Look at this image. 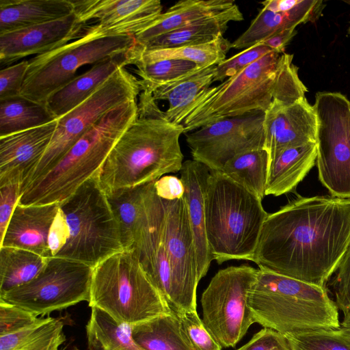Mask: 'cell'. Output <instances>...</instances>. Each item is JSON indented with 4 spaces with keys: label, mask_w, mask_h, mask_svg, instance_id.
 I'll return each instance as SVG.
<instances>
[{
    "label": "cell",
    "mask_w": 350,
    "mask_h": 350,
    "mask_svg": "<svg viewBox=\"0 0 350 350\" xmlns=\"http://www.w3.org/2000/svg\"><path fill=\"white\" fill-rule=\"evenodd\" d=\"M350 245V199L298 197L268 214L252 261L325 287Z\"/></svg>",
    "instance_id": "1"
},
{
    "label": "cell",
    "mask_w": 350,
    "mask_h": 350,
    "mask_svg": "<svg viewBox=\"0 0 350 350\" xmlns=\"http://www.w3.org/2000/svg\"><path fill=\"white\" fill-rule=\"evenodd\" d=\"M137 105V117L115 144L99 173V183L106 193L151 183L182 168L184 156L179 140L183 125L170 122L148 90L141 92Z\"/></svg>",
    "instance_id": "2"
},
{
    "label": "cell",
    "mask_w": 350,
    "mask_h": 350,
    "mask_svg": "<svg viewBox=\"0 0 350 350\" xmlns=\"http://www.w3.org/2000/svg\"><path fill=\"white\" fill-rule=\"evenodd\" d=\"M293 58V55L272 51L210 87L191 107L182 124L184 133L224 118L265 113L275 100L293 103L306 97L308 89Z\"/></svg>",
    "instance_id": "3"
},
{
    "label": "cell",
    "mask_w": 350,
    "mask_h": 350,
    "mask_svg": "<svg viewBox=\"0 0 350 350\" xmlns=\"http://www.w3.org/2000/svg\"><path fill=\"white\" fill-rule=\"evenodd\" d=\"M248 304L254 322L284 336L341 327L325 287L258 269Z\"/></svg>",
    "instance_id": "4"
},
{
    "label": "cell",
    "mask_w": 350,
    "mask_h": 350,
    "mask_svg": "<svg viewBox=\"0 0 350 350\" xmlns=\"http://www.w3.org/2000/svg\"><path fill=\"white\" fill-rule=\"evenodd\" d=\"M136 100L117 106L83 135L46 175L22 193V205L60 203L89 179L99 175L111 150L136 119Z\"/></svg>",
    "instance_id": "5"
},
{
    "label": "cell",
    "mask_w": 350,
    "mask_h": 350,
    "mask_svg": "<svg viewBox=\"0 0 350 350\" xmlns=\"http://www.w3.org/2000/svg\"><path fill=\"white\" fill-rule=\"evenodd\" d=\"M269 213L262 200L221 172L211 171L205 193L206 232L213 260L252 261Z\"/></svg>",
    "instance_id": "6"
},
{
    "label": "cell",
    "mask_w": 350,
    "mask_h": 350,
    "mask_svg": "<svg viewBox=\"0 0 350 350\" xmlns=\"http://www.w3.org/2000/svg\"><path fill=\"white\" fill-rule=\"evenodd\" d=\"M89 306L131 325L171 313L133 250H124L93 269Z\"/></svg>",
    "instance_id": "7"
},
{
    "label": "cell",
    "mask_w": 350,
    "mask_h": 350,
    "mask_svg": "<svg viewBox=\"0 0 350 350\" xmlns=\"http://www.w3.org/2000/svg\"><path fill=\"white\" fill-rule=\"evenodd\" d=\"M59 204L70 234L66 245L55 257L94 267L124 250L118 221L100 185L98 175L85 182Z\"/></svg>",
    "instance_id": "8"
},
{
    "label": "cell",
    "mask_w": 350,
    "mask_h": 350,
    "mask_svg": "<svg viewBox=\"0 0 350 350\" xmlns=\"http://www.w3.org/2000/svg\"><path fill=\"white\" fill-rule=\"evenodd\" d=\"M137 43L135 36L101 37L88 27L79 38L29 60L21 96L44 105L49 96L77 77L81 67L124 53Z\"/></svg>",
    "instance_id": "9"
},
{
    "label": "cell",
    "mask_w": 350,
    "mask_h": 350,
    "mask_svg": "<svg viewBox=\"0 0 350 350\" xmlns=\"http://www.w3.org/2000/svg\"><path fill=\"white\" fill-rule=\"evenodd\" d=\"M141 92V80L122 68L85 101L57 119L52 140L35 170L21 185V194L52 170L106 113L120 105L136 100Z\"/></svg>",
    "instance_id": "10"
},
{
    "label": "cell",
    "mask_w": 350,
    "mask_h": 350,
    "mask_svg": "<svg viewBox=\"0 0 350 350\" xmlns=\"http://www.w3.org/2000/svg\"><path fill=\"white\" fill-rule=\"evenodd\" d=\"M257 273L247 265L220 269L202 295V321L221 348L235 347L255 323L248 297Z\"/></svg>",
    "instance_id": "11"
},
{
    "label": "cell",
    "mask_w": 350,
    "mask_h": 350,
    "mask_svg": "<svg viewBox=\"0 0 350 350\" xmlns=\"http://www.w3.org/2000/svg\"><path fill=\"white\" fill-rule=\"evenodd\" d=\"M313 107L319 180L332 196L350 199V100L340 92H319Z\"/></svg>",
    "instance_id": "12"
},
{
    "label": "cell",
    "mask_w": 350,
    "mask_h": 350,
    "mask_svg": "<svg viewBox=\"0 0 350 350\" xmlns=\"http://www.w3.org/2000/svg\"><path fill=\"white\" fill-rule=\"evenodd\" d=\"M93 269L75 260L49 258L34 279L0 295V301L38 317L89 302Z\"/></svg>",
    "instance_id": "13"
},
{
    "label": "cell",
    "mask_w": 350,
    "mask_h": 350,
    "mask_svg": "<svg viewBox=\"0 0 350 350\" xmlns=\"http://www.w3.org/2000/svg\"><path fill=\"white\" fill-rule=\"evenodd\" d=\"M161 200L164 206L163 239L172 278V295L168 306L178 315L196 310V291L200 278L184 196L172 201Z\"/></svg>",
    "instance_id": "14"
},
{
    "label": "cell",
    "mask_w": 350,
    "mask_h": 350,
    "mask_svg": "<svg viewBox=\"0 0 350 350\" xmlns=\"http://www.w3.org/2000/svg\"><path fill=\"white\" fill-rule=\"evenodd\" d=\"M263 120V112H253L219 120L186 133L193 159L211 171L221 172L235 156L262 148Z\"/></svg>",
    "instance_id": "15"
},
{
    "label": "cell",
    "mask_w": 350,
    "mask_h": 350,
    "mask_svg": "<svg viewBox=\"0 0 350 350\" xmlns=\"http://www.w3.org/2000/svg\"><path fill=\"white\" fill-rule=\"evenodd\" d=\"M154 183V181L150 183L144 196L132 250L168 306L172 295V278L163 239L164 206L155 192Z\"/></svg>",
    "instance_id": "16"
},
{
    "label": "cell",
    "mask_w": 350,
    "mask_h": 350,
    "mask_svg": "<svg viewBox=\"0 0 350 350\" xmlns=\"http://www.w3.org/2000/svg\"><path fill=\"white\" fill-rule=\"evenodd\" d=\"M74 12L86 23L96 19L90 28L101 37L133 36L145 29L162 13L159 0H77Z\"/></svg>",
    "instance_id": "17"
},
{
    "label": "cell",
    "mask_w": 350,
    "mask_h": 350,
    "mask_svg": "<svg viewBox=\"0 0 350 350\" xmlns=\"http://www.w3.org/2000/svg\"><path fill=\"white\" fill-rule=\"evenodd\" d=\"M317 119L306 97L293 103L275 100L264 113L263 148L269 162L281 150L316 143Z\"/></svg>",
    "instance_id": "18"
},
{
    "label": "cell",
    "mask_w": 350,
    "mask_h": 350,
    "mask_svg": "<svg viewBox=\"0 0 350 350\" xmlns=\"http://www.w3.org/2000/svg\"><path fill=\"white\" fill-rule=\"evenodd\" d=\"M87 27L77 14L0 34V64L9 66L31 55H41L82 36Z\"/></svg>",
    "instance_id": "19"
},
{
    "label": "cell",
    "mask_w": 350,
    "mask_h": 350,
    "mask_svg": "<svg viewBox=\"0 0 350 350\" xmlns=\"http://www.w3.org/2000/svg\"><path fill=\"white\" fill-rule=\"evenodd\" d=\"M57 120L0 137V187L21 185L41 160L53 137Z\"/></svg>",
    "instance_id": "20"
},
{
    "label": "cell",
    "mask_w": 350,
    "mask_h": 350,
    "mask_svg": "<svg viewBox=\"0 0 350 350\" xmlns=\"http://www.w3.org/2000/svg\"><path fill=\"white\" fill-rule=\"evenodd\" d=\"M142 48L137 42L131 49L94 64L49 96L45 107L55 119L61 118L92 96L119 69L133 65Z\"/></svg>",
    "instance_id": "21"
},
{
    "label": "cell",
    "mask_w": 350,
    "mask_h": 350,
    "mask_svg": "<svg viewBox=\"0 0 350 350\" xmlns=\"http://www.w3.org/2000/svg\"><path fill=\"white\" fill-rule=\"evenodd\" d=\"M59 208V203L31 205L18 203L0 240V247L23 249L46 258H51L48 238Z\"/></svg>",
    "instance_id": "22"
},
{
    "label": "cell",
    "mask_w": 350,
    "mask_h": 350,
    "mask_svg": "<svg viewBox=\"0 0 350 350\" xmlns=\"http://www.w3.org/2000/svg\"><path fill=\"white\" fill-rule=\"evenodd\" d=\"M180 173L201 280L206 275L213 260L207 241L205 216V193L211 170L192 159L183 162Z\"/></svg>",
    "instance_id": "23"
},
{
    "label": "cell",
    "mask_w": 350,
    "mask_h": 350,
    "mask_svg": "<svg viewBox=\"0 0 350 350\" xmlns=\"http://www.w3.org/2000/svg\"><path fill=\"white\" fill-rule=\"evenodd\" d=\"M323 8V1L319 0H301L295 8L284 12H275L262 8L247 29L231 42V49L244 50L284 29L314 22Z\"/></svg>",
    "instance_id": "24"
},
{
    "label": "cell",
    "mask_w": 350,
    "mask_h": 350,
    "mask_svg": "<svg viewBox=\"0 0 350 350\" xmlns=\"http://www.w3.org/2000/svg\"><path fill=\"white\" fill-rule=\"evenodd\" d=\"M215 66L198 69L175 81L146 90L157 100H167L166 118L182 124L195 100L214 82Z\"/></svg>",
    "instance_id": "25"
},
{
    "label": "cell",
    "mask_w": 350,
    "mask_h": 350,
    "mask_svg": "<svg viewBox=\"0 0 350 350\" xmlns=\"http://www.w3.org/2000/svg\"><path fill=\"white\" fill-rule=\"evenodd\" d=\"M317 145L310 142L285 148L269 162L265 196L293 191L316 163Z\"/></svg>",
    "instance_id": "26"
},
{
    "label": "cell",
    "mask_w": 350,
    "mask_h": 350,
    "mask_svg": "<svg viewBox=\"0 0 350 350\" xmlns=\"http://www.w3.org/2000/svg\"><path fill=\"white\" fill-rule=\"evenodd\" d=\"M236 5L232 0L179 1L135 37L144 44L162 34L220 15Z\"/></svg>",
    "instance_id": "27"
},
{
    "label": "cell",
    "mask_w": 350,
    "mask_h": 350,
    "mask_svg": "<svg viewBox=\"0 0 350 350\" xmlns=\"http://www.w3.org/2000/svg\"><path fill=\"white\" fill-rule=\"evenodd\" d=\"M72 0H0V34L64 18Z\"/></svg>",
    "instance_id": "28"
},
{
    "label": "cell",
    "mask_w": 350,
    "mask_h": 350,
    "mask_svg": "<svg viewBox=\"0 0 350 350\" xmlns=\"http://www.w3.org/2000/svg\"><path fill=\"white\" fill-rule=\"evenodd\" d=\"M243 19L236 5L220 15L162 34L143 45L147 49H157L208 43L223 36L230 22Z\"/></svg>",
    "instance_id": "29"
},
{
    "label": "cell",
    "mask_w": 350,
    "mask_h": 350,
    "mask_svg": "<svg viewBox=\"0 0 350 350\" xmlns=\"http://www.w3.org/2000/svg\"><path fill=\"white\" fill-rule=\"evenodd\" d=\"M132 338L143 350H193L174 312L129 325Z\"/></svg>",
    "instance_id": "30"
},
{
    "label": "cell",
    "mask_w": 350,
    "mask_h": 350,
    "mask_svg": "<svg viewBox=\"0 0 350 350\" xmlns=\"http://www.w3.org/2000/svg\"><path fill=\"white\" fill-rule=\"evenodd\" d=\"M63 328L58 319L40 317L30 326L0 336V350H59L66 340Z\"/></svg>",
    "instance_id": "31"
},
{
    "label": "cell",
    "mask_w": 350,
    "mask_h": 350,
    "mask_svg": "<svg viewBox=\"0 0 350 350\" xmlns=\"http://www.w3.org/2000/svg\"><path fill=\"white\" fill-rule=\"evenodd\" d=\"M86 334L89 350H143L132 338L129 325L96 307L91 308Z\"/></svg>",
    "instance_id": "32"
},
{
    "label": "cell",
    "mask_w": 350,
    "mask_h": 350,
    "mask_svg": "<svg viewBox=\"0 0 350 350\" xmlns=\"http://www.w3.org/2000/svg\"><path fill=\"white\" fill-rule=\"evenodd\" d=\"M47 260L28 250L0 247V295L31 281Z\"/></svg>",
    "instance_id": "33"
},
{
    "label": "cell",
    "mask_w": 350,
    "mask_h": 350,
    "mask_svg": "<svg viewBox=\"0 0 350 350\" xmlns=\"http://www.w3.org/2000/svg\"><path fill=\"white\" fill-rule=\"evenodd\" d=\"M268 166V154L262 148L235 156L225 164L221 172L262 200L265 196Z\"/></svg>",
    "instance_id": "34"
},
{
    "label": "cell",
    "mask_w": 350,
    "mask_h": 350,
    "mask_svg": "<svg viewBox=\"0 0 350 350\" xmlns=\"http://www.w3.org/2000/svg\"><path fill=\"white\" fill-rule=\"evenodd\" d=\"M55 120L44 105L21 96L0 100V137L36 128Z\"/></svg>",
    "instance_id": "35"
},
{
    "label": "cell",
    "mask_w": 350,
    "mask_h": 350,
    "mask_svg": "<svg viewBox=\"0 0 350 350\" xmlns=\"http://www.w3.org/2000/svg\"><path fill=\"white\" fill-rule=\"evenodd\" d=\"M230 49L231 42L223 36L208 43L174 48L147 49L144 45L136 59H182L193 62L198 68H204L225 60Z\"/></svg>",
    "instance_id": "36"
},
{
    "label": "cell",
    "mask_w": 350,
    "mask_h": 350,
    "mask_svg": "<svg viewBox=\"0 0 350 350\" xmlns=\"http://www.w3.org/2000/svg\"><path fill=\"white\" fill-rule=\"evenodd\" d=\"M150 183L119 189L106 193L119 224L124 250L133 248L136 226Z\"/></svg>",
    "instance_id": "37"
},
{
    "label": "cell",
    "mask_w": 350,
    "mask_h": 350,
    "mask_svg": "<svg viewBox=\"0 0 350 350\" xmlns=\"http://www.w3.org/2000/svg\"><path fill=\"white\" fill-rule=\"evenodd\" d=\"M133 65L141 77L142 90L175 81L200 69L193 62L176 59L151 61L137 59Z\"/></svg>",
    "instance_id": "38"
},
{
    "label": "cell",
    "mask_w": 350,
    "mask_h": 350,
    "mask_svg": "<svg viewBox=\"0 0 350 350\" xmlns=\"http://www.w3.org/2000/svg\"><path fill=\"white\" fill-rule=\"evenodd\" d=\"M291 350H350V332L342 327L284 336Z\"/></svg>",
    "instance_id": "39"
},
{
    "label": "cell",
    "mask_w": 350,
    "mask_h": 350,
    "mask_svg": "<svg viewBox=\"0 0 350 350\" xmlns=\"http://www.w3.org/2000/svg\"><path fill=\"white\" fill-rule=\"evenodd\" d=\"M177 316L180 322L183 333L193 350L221 349V347L205 327L196 310Z\"/></svg>",
    "instance_id": "40"
},
{
    "label": "cell",
    "mask_w": 350,
    "mask_h": 350,
    "mask_svg": "<svg viewBox=\"0 0 350 350\" xmlns=\"http://www.w3.org/2000/svg\"><path fill=\"white\" fill-rule=\"evenodd\" d=\"M272 51L260 42L243 50L216 65L213 81H224Z\"/></svg>",
    "instance_id": "41"
},
{
    "label": "cell",
    "mask_w": 350,
    "mask_h": 350,
    "mask_svg": "<svg viewBox=\"0 0 350 350\" xmlns=\"http://www.w3.org/2000/svg\"><path fill=\"white\" fill-rule=\"evenodd\" d=\"M40 317L18 306L0 301V336L21 330Z\"/></svg>",
    "instance_id": "42"
},
{
    "label": "cell",
    "mask_w": 350,
    "mask_h": 350,
    "mask_svg": "<svg viewBox=\"0 0 350 350\" xmlns=\"http://www.w3.org/2000/svg\"><path fill=\"white\" fill-rule=\"evenodd\" d=\"M28 66L23 60L0 70V100L21 96Z\"/></svg>",
    "instance_id": "43"
},
{
    "label": "cell",
    "mask_w": 350,
    "mask_h": 350,
    "mask_svg": "<svg viewBox=\"0 0 350 350\" xmlns=\"http://www.w3.org/2000/svg\"><path fill=\"white\" fill-rule=\"evenodd\" d=\"M336 271L334 282L336 304L343 312L350 308V245Z\"/></svg>",
    "instance_id": "44"
},
{
    "label": "cell",
    "mask_w": 350,
    "mask_h": 350,
    "mask_svg": "<svg viewBox=\"0 0 350 350\" xmlns=\"http://www.w3.org/2000/svg\"><path fill=\"white\" fill-rule=\"evenodd\" d=\"M237 350H291V348L284 335L273 329L263 328Z\"/></svg>",
    "instance_id": "45"
},
{
    "label": "cell",
    "mask_w": 350,
    "mask_h": 350,
    "mask_svg": "<svg viewBox=\"0 0 350 350\" xmlns=\"http://www.w3.org/2000/svg\"><path fill=\"white\" fill-rule=\"evenodd\" d=\"M21 196L19 184H8L0 187V240L3 237Z\"/></svg>",
    "instance_id": "46"
},
{
    "label": "cell",
    "mask_w": 350,
    "mask_h": 350,
    "mask_svg": "<svg viewBox=\"0 0 350 350\" xmlns=\"http://www.w3.org/2000/svg\"><path fill=\"white\" fill-rule=\"evenodd\" d=\"M69 234V228L66 217L60 208H59L51 226L48 238V244L52 257H55L64 247Z\"/></svg>",
    "instance_id": "47"
},
{
    "label": "cell",
    "mask_w": 350,
    "mask_h": 350,
    "mask_svg": "<svg viewBox=\"0 0 350 350\" xmlns=\"http://www.w3.org/2000/svg\"><path fill=\"white\" fill-rule=\"evenodd\" d=\"M154 187L157 195L163 200L172 201L184 196L183 183L180 178L176 176H163L154 181Z\"/></svg>",
    "instance_id": "48"
},
{
    "label": "cell",
    "mask_w": 350,
    "mask_h": 350,
    "mask_svg": "<svg viewBox=\"0 0 350 350\" xmlns=\"http://www.w3.org/2000/svg\"><path fill=\"white\" fill-rule=\"evenodd\" d=\"M296 33L297 31L295 27L286 29L269 36L260 43L275 52L283 53L286 46Z\"/></svg>",
    "instance_id": "49"
},
{
    "label": "cell",
    "mask_w": 350,
    "mask_h": 350,
    "mask_svg": "<svg viewBox=\"0 0 350 350\" xmlns=\"http://www.w3.org/2000/svg\"><path fill=\"white\" fill-rule=\"evenodd\" d=\"M301 0H267L260 3L263 8L275 12H288L295 8Z\"/></svg>",
    "instance_id": "50"
},
{
    "label": "cell",
    "mask_w": 350,
    "mask_h": 350,
    "mask_svg": "<svg viewBox=\"0 0 350 350\" xmlns=\"http://www.w3.org/2000/svg\"><path fill=\"white\" fill-rule=\"evenodd\" d=\"M344 318L340 323L341 327L350 332V308L342 312Z\"/></svg>",
    "instance_id": "51"
},
{
    "label": "cell",
    "mask_w": 350,
    "mask_h": 350,
    "mask_svg": "<svg viewBox=\"0 0 350 350\" xmlns=\"http://www.w3.org/2000/svg\"><path fill=\"white\" fill-rule=\"evenodd\" d=\"M344 2L350 5V0H345Z\"/></svg>",
    "instance_id": "52"
},
{
    "label": "cell",
    "mask_w": 350,
    "mask_h": 350,
    "mask_svg": "<svg viewBox=\"0 0 350 350\" xmlns=\"http://www.w3.org/2000/svg\"><path fill=\"white\" fill-rule=\"evenodd\" d=\"M348 33H349V36H350V25H349V28H348Z\"/></svg>",
    "instance_id": "53"
},
{
    "label": "cell",
    "mask_w": 350,
    "mask_h": 350,
    "mask_svg": "<svg viewBox=\"0 0 350 350\" xmlns=\"http://www.w3.org/2000/svg\"><path fill=\"white\" fill-rule=\"evenodd\" d=\"M75 350H79V349H75Z\"/></svg>",
    "instance_id": "54"
}]
</instances>
